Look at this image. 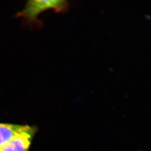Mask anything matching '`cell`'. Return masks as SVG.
Segmentation results:
<instances>
[{"label": "cell", "mask_w": 151, "mask_h": 151, "mask_svg": "<svg viewBox=\"0 0 151 151\" xmlns=\"http://www.w3.org/2000/svg\"><path fill=\"white\" fill-rule=\"evenodd\" d=\"M68 6L67 1L62 0L29 1L22 11L18 13L17 16L23 17L29 22H34L37 21L39 14L45 10L53 9L56 12H64Z\"/></svg>", "instance_id": "6da1fadb"}, {"label": "cell", "mask_w": 151, "mask_h": 151, "mask_svg": "<svg viewBox=\"0 0 151 151\" xmlns=\"http://www.w3.org/2000/svg\"><path fill=\"white\" fill-rule=\"evenodd\" d=\"M36 131L35 127L25 125L23 130L0 148V151H29Z\"/></svg>", "instance_id": "7a4b0ae2"}, {"label": "cell", "mask_w": 151, "mask_h": 151, "mask_svg": "<svg viewBox=\"0 0 151 151\" xmlns=\"http://www.w3.org/2000/svg\"><path fill=\"white\" fill-rule=\"evenodd\" d=\"M25 125L0 123V148L23 130Z\"/></svg>", "instance_id": "3957f363"}]
</instances>
